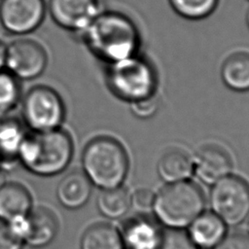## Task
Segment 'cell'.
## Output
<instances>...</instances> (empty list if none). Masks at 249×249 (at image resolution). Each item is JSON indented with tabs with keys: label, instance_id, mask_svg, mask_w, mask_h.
<instances>
[{
	"label": "cell",
	"instance_id": "cell-32",
	"mask_svg": "<svg viewBox=\"0 0 249 249\" xmlns=\"http://www.w3.org/2000/svg\"><path fill=\"white\" fill-rule=\"evenodd\" d=\"M1 168H4V167L2 166V164H1V161H0V169H1Z\"/></svg>",
	"mask_w": 249,
	"mask_h": 249
},
{
	"label": "cell",
	"instance_id": "cell-10",
	"mask_svg": "<svg viewBox=\"0 0 249 249\" xmlns=\"http://www.w3.org/2000/svg\"><path fill=\"white\" fill-rule=\"evenodd\" d=\"M47 13L65 30L82 33L100 13L98 0H48Z\"/></svg>",
	"mask_w": 249,
	"mask_h": 249
},
{
	"label": "cell",
	"instance_id": "cell-33",
	"mask_svg": "<svg viewBox=\"0 0 249 249\" xmlns=\"http://www.w3.org/2000/svg\"><path fill=\"white\" fill-rule=\"evenodd\" d=\"M249 217V216H248ZM248 231H249V219H248Z\"/></svg>",
	"mask_w": 249,
	"mask_h": 249
},
{
	"label": "cell",
	"instance_id": "cell-19",
	"mask_svg": "<svg viewBox=\"0 0 249 249\" xmlns=\"http://www.w3.org/2000/svg\"><path fill=\"white\" fill-rule=\"evenodd\" d=\"M221 76L224 84L234 91L249 90V53H236L223 63Z\"/></svg>",
	"mask_w": 249,
	"mask_h": 249
},
{
	"label": "cell",
	"instance_id": "cell-4",
	"mask_svg": "<svg viewBox=\"0 0 249 249\" xmlns=\"http://www.w3.org/2000/svg\"><path fill=\"white\" fill-rule=\"evenodd\" d=\"M203 208L204 197L199 187L187 180L163 187L155 196L153 205L158 220L176 230L188 227Z\"/></svg>",
	"mask_w": 249,
	"mask_h": 249
},
{
	"label": "cell",
	"instance_id": "cell-21",
	"mask_svg": "<svg viewBox=\"0 0 249 249\" xmlns=\"http://www.w3.org/2000/svg\"><path fill=\"white\" fill-rule=\"evenodd\" d=\"M100 213L110 219L123 217L130 207V196L123 187L103 190L97 197Z\"/></svg>",
	"mask_w": 249,
	"mask_h": 249
},
{
	"label": "cell",
	"instance_id": "cell-25",
	"mask_svg": "<svg viewBox=\"0 0 249 249\" xmlns=\"http://www.w3.org/2000/svg\"><path fill=\"white\" fill-rule=\"evenodd\" d=\"M130 109L133 115L140 119L151 118L159 109V99L155 95H152L147 98L131 102Z\"/></svg>",
	"mask_w": 249,
	"mask_h": 249
},
{
	"label": "cell",
	"instance_id": "cell-9",
	"mask_svg": "<svg viewBox=\"0 0 249 249\" xmlns=\"http://www.w3.org/2000/svg\"><path fill=\"white\" fill-rule=\"evenodd\" d=\"M46 14L45 0H0V24L14 36L34 32L43 23Z\"/></svg>",
	"mask_w": 249,
	"mask_h": 249
},
{
	"label": "cell",
	"instance_id": "cell-16",
	"mask_svg": "<svg viewBox=\"0 0 249 249\" xmlns=\"http://www.w3.org/2000/svg\"><path fill=\"white\" fill-rule=\"evenodd\" d=\"M188 227L187 234L197 248H214L226 236V224L213 212L200 213Z\"/></svg>",
	"mask_w": 249,
	"mask_h": 249
},
{
	"label": "cell",
	"instance_id": "cell-23",
	"mask_svg": "<svg viewBox=\"0 0 249 249\" xmlns=\"http://www.w3.org/2000/svg\"><path fill=\"white\" fill-rule=\"evenodd\" d=\"M171 8L187 19H201L211 15L219 0H168Z\"/></svg>",
	"mask_w": 249,
	"mask_h": 249
},
{
	"label": "cell",
	"instance_id": "cell-31",
	"mask_svg": "<svg viewBox=\"0 0 249 249\" xmlns=\"http://www.w3.org/2000/svg\"><path fill=\"white\" fill-rule=\"evenodd\" d=\"M246 22H247V25L249 27V10H248V12L246 14Z\"/></svg>",
	"mask_w": 249,
	"mask_h": 249
},
{
	"label": "cell",
	"instance_id": "cell-20",
	"mask_svg": "<svg viewBox=\"0 0 249 249\" xmlns=\"http://www.w3.org/2000/svg\"><path fill=\"white\" fill-rule=\"evenodd\" d=\"M81 249H124L121 233L107 224H96L83 234Z\"/></svg>",
	"mask_w": 249,
	"mask_h": 249
},
{
	"label": "cell",
	"instance_id": "cell-18",
	"mask_svg": "<svg viewBox=\"0 0 249 249\" xmlns=\"http://www.w3.org/2000/svg\"><path fill=\"white\" fill-rule=\"evenodd\" d=\"M157 171L159 176L168 184L185 181L194 172L193 161L184 152L171 150L160 157Z\"/></svg>",
	"mask_w": 249,
	"mask_h": 249
},
{
	"label": "cell",
	"instance_id": "cell-22",
	"mask_svg": "<svg viewBox=\"0 0 249 249\" xmlns=\"http://www.w3.org/2000/svg\"><path fill=\"white\" fill-rule=\"evenodd\" d=\"M21 81L6 69L0 71V116L8 115L20 103Z\"/></svg>",
	"mask_w": 249,
	"mask_h": 249
},
{
	"label": "cell",
	"instance_id": "cell-3",
	"mask_svg": "<svg viewBox=\"0 0 249 249\" xmlns=\"http://www.w3.org/2000/svg\"><path fill=\"white\" fill-rule=\"evenodd\" d=\"M83 172L92 185L102 190L120 187L128 171L124 148L109 136L92 138L82 153Z\"/></svg>",
	"mask_w": 249,
	"mask_h": 249
},
{
	"label": "cell",
	"instance_id": "cell-6",
	"mask_svg": "<svg viewBox=\"0 0 249 249\" xmlns=\"http://www.w3.org/2000/svg\"><path fill=\"white\" fill-rule=\"evenodd\" d=\"M108 84L118 97L134 102L154 95L157 76L148 60L134 54L110 63Z\"/></svg>",
	"mask_w": 249,
	"mask_h": 249
},
{
	"label": "cell",
	"instance_id": "cell-14",
	"mask_svg": "<svg viewBox=\"0 0 249 249\" xmlns=\"http://www.w3.org/2000/svg\"><path fill=\"white\" fill-rule=\"evenodd\" d=\"M91 189L92 184L86 174L80 170H73L60 179L55 195L63 207L78 209L88 202Z\"/></svg>",
	"mask_w": 249,
	"mask_h": 249
},
{
	"label": "cell",
	"instance_id": "cell-7",
	"mask_svg": "<svg viewBox=\"0 0 249 249\" xmlns=\"http://www.w3.org/2000/svg\"><path fill=\"white\" fill-rule=\"evenodd\" d=\"M210 205L226 225L237 226L249 216V186L241 178L227 175L213 184Z\"/></svg>",
	"mask_w": 249,
	"mask_h": 249
},
{
	"label": "cell",
	"instance_id": "cell-24",
	"mask_svg": "<svg viewBox=\"0 0 249 249\" xmlns=\"http://www.w3.org/2000/svg\"><path fill=\"white\" fill-rule=\"evenodd\" d=\"M157 249H197L188 234L176 229L162 231V235Z\"/></svg>",
	"mask_w": 249,
	"mask_h": 249
},
{
	"label": "cell",
	"instance_id": "cell-1",
	"mask_svg": "<svg viewBox=\"0 0 249 249\" xmlns=\"http://www.w3.org/2000/svg\"><path fill=\"white\" fill-rule=\"evenodd\" d=\"M73 154L72 136L62 127L41 132L28 131L18 152V161L36 176L52 177L68 167Z\"/></svg>",
	"mask_w": 249,
	"mask_h": 249
},
{
	"label": "cell",
	"instance_id": "cell-12",
	"mask_svg": "<svg viewBox=\"0 0 249 249\" xmlns=\"http://www.w3.org/2000/svg\"><path fill=\"white\" fill-rule=\"evenodd\" d=\"M120 233L125 249H157L162 231L152 219L137 216L126 220Z\"/></svg>",
	"mask_w": 249,
	"mask_h": 249
},
{
	"label": "cell",
	"instance_id": "cell-11",
	"mask_svg": "<svg viewBox=\"0 0 249 249\" xmlns=\"http://www.w3.org/2000/svg\"><path fill=\"white\" fill-rule=\"evenodd\" d=\"M232 162L229 154L215 145L200 148L193 160V169L197 178L207 185H213L231 174Z\"/></svg>",
	"mask_w": 249,
	"mask_h": 249
},
{
	"label": "cell",
	"instance_id": "cell-13",
	"mask_svg": "<svg viewBox=\"0 0 249 249\" xmlns=\"http://www.w3.org/2000/svg\"><path fill=\"white\" fill-rule=\"evenodd\" d=\"M28 131L20 119L9 114L0 116V161L5 170L18 162V152Z\"/></svg>",
	"mask_w": 249,
	"mask_h": 249
},
{
	"label": "cell",
	"instance_id": "cell-26",
	"mask_svg": "<svg viewBox=\"0 0 249 249\" xmlns=\"http://www.w3.org/2000/svg\"><path fill=\"white\" fill-rule=\"evenodd\" d=\"M155 194L148 189H139L130 196V205L139 212H148L153 209Z\"/></svg>",
	"mask_w": 249,
	"mask_h": 249
},
{
	"label": "cell",
	"instance_id": "cell-29",
	"mask_svg": "<svg viewBox=\"0 0 249 249\" xmlns=\"http://www.w3.org/2000/svg\"><path fill=\"white\" fill-rule=\"evenodd\" d=\"M5 56H6V44L0 39V71L5 69Z\"/></svg>",
	"mask_w": 249,
	"mask_h": 249
},
{
	"label": "cell",
	"instance_id": "cell-30",
	"mask_svg": "<svg viewBox=\"0 0 249 249\" xmlns=\"http://www.w3.org/2000/svg\"><path fill=\"white\" fill-rule=\"evenodd\" d=\"M7 182L6 179V170L4 168L0 169V188Z\"/></svg>",
	"mask_w": 249,
	"mask_h": 249
},
{
	"label": "cell",
	"instance_id": "cell-8",
	"mask_svg": "<svg viewBox=\"0 0 249 249\" xmlns=\"http://www.w3.org/2000/svg\"><path fill=\"white\" fill-rule=\"evenodd\" d=\"M49 62L45 47L37 40L19 37L6 44L5 69L19 81L40 77Z\"/></svg>",
	"mask_w": 249,
	"mask_h": 249
},
{
	"label": "cell",
	"instance_id": "cell-17",
	"mask_svg": "<svg viewBox=\"0 0 249 249\" xmlns=\"http://www.w3.org/2000/svg\"><path fill=\"white\" fill-rule=\"evenodd\" d=\"M58 231V221L53 211L46 207L32 209L28 214V232L24 243L40 248L50 244Z\"/></svg>",
	"mask_w": 249,
	"mask_h": 249
},
{
	"label": "cell",
	"instance_id": "cell-28",
	"mask_svg": "<svg viewBox=\"0 0 249 249\" xmlns=\"http://www.w3.org/2000/svg\"><path fill=\"white\" fill-rule=\"evenodd\" d=\"M23 244L13 233L7 222L0 220V249H22Z\"/></svg>",
	"mask_w": 249,
	"mask_h": 249
},
{
	"label": "cell",
	"instance_id": "cell-27",
	"mask_svg": "<svg viewBox=\"0 0 249 249\" xmlns=\"http://www.w3.org/2000/svg\"><path fill=\"white\" fill-rule=\"evenodd\" d=\"M214 249H249V235L242 232L226 235Z\"/></svg>",
	"mask_w": 249,
	"mask_h": 249
},
{
	"label": "cell",
	"instance_id": "cell-5",
	"mask_svg": "<svg viewBox=\"0 0 249 249\" xmlns=\"http://www.w3.org/2000/svg\"><path fill=\"white\" fill-rule=\"evenodd\" d=\"M21 121L29 131L41 132L62 127L66 118L65 103L53 88L35 85L21 97Z\"/></svg>",
	"mask_w": 249,
	"mask_h": 249
},
{
	"label": "cell",
	"instance_id": "cell-2",
	"mask_svg": "<svg viewBox=\"0 0 249 249\" xmlns=\"http://www.w3.org/2000/svg\"><path fill=\"white\" fill-rule=\"evenodd\" d=\"M82 33L89 50L109 63L134 55L139 43L132 20L116 12H100Z\"/></svg>",
	"mask_w": 249,
	"mask_h": 249
},
{
	"label": "cell",
	"instance_id": "cell-15",
	"mask_svg": "<svg viewBox=\"0 0 249 249\" xmlns=\"http://www.w3.org/2000/svg\"><path fill=\"white\" fill-rule=\"evenodd\" d=\"M32 210L28 189L18 182H6L0 188V220L10 222L27 216Z\"/></svg>",
	"mask_w": 249,
	"mask_h": 249
}]
</instances>
